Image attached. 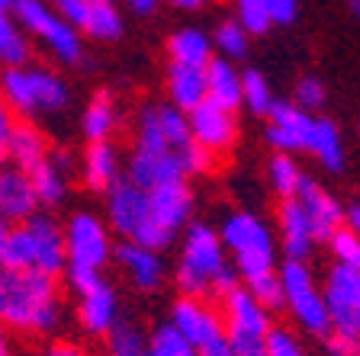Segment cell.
I'll return each mask as SVG.
<instances>
[{
  "instance_id": "6da1fadb",
  "label": "cell",
  "mask_w": 360,
  "mask_h": 356,
  "mask_svg": "<svg viewBox=\"0 0 360 356\" xmlns=\"http://www.w3.org/2000/svg\"><path fill=\"white\" fill-rule=\"evenodd\" d=\"M0 286H4V305L0 321L13 331H36L49 334L61 321L58 289L55 276L39 270H4L0 267Z\"/></svg>"
},
{
  "instance_id": "7a4b0ae2",
  "label": "cell",
  "mask_w": 360,
  "mask_h": 356,
  "mask_svg": "<svg viewBox=\"0 0 360 356\" xmlns=\"http://www.w3.org/2000/svg\"><path fill=\"white\" fill-rule=\"evenodd\" d=\"M177 286L190 298H202L212 289L222 292V296L235 289V267H229L222 237L210 225H193L184 237V251H180L177 263Z\"/></svg>"
},
{
  "instance_id": "3957f363",
  "label": "cell",
  "mask_w": 360,
  "mask_h": 356,
  "mask_svg": "<svg viewBox=\"0 0 360 356\" xmlns=\"http://www.w3.org/2000/svg\"><path fill=\"white\" fill-rule=\"evenodd\" d=\"M106 218H110V228L120 231L132 244L151 247V251H165L174 241L171 231L161 228L151 218L148 193H145L142 186H135L129 177H120L106 190Z\"/></svg>"
},
{
  "instance_id": "277c9868",
  "label": "cell",
  "mask_w": 360,
  "mask_h": 356,
  "mask_svg": "<svg viewBox=\"0 0 360 356\" xmlns=\"http://www.w3.org/2000/svg\"><path fill=\"white\" fill-rule=\"evenodd\" d=\"M0 97L10 103L13 112H61L71 103V90L49 67H4L0 74Z\"/></svg>"
},
{
  "instance_id": "5b68a950",
  "label": "cell",
  "mask_w": 360,
  "mask_h": 356,
  "mask_svg": "<svg viewBox=\"0 0 360 356\" xmlns=\"http://www.w3.org/2000/svg\"><path fill=\"white\" fill-rule=\"evenodd\" d=\"M225 251L235 253V267L238 273L248 279H257L264 273H274V253H277V244H274V235L270 228L251 212H235V216L225 218L222 231Z\"/></svg>"
},
{
  "instance_id": "8992f818",
  "label": "cell",
  "mask_w": 360,
  "mask_h": 356,
  "mask_svg": "<svg viewBox=\"0 0 360 356\" xmlns=\"http://www.w3.org/2000/svg\"><path fill=\"white\" fill-rule=\"evenodd\" d=\"M13 20L20 29L32 32L45 42V48L65 65H81L84 45H81V29L68 26L49 0H16L13 4Z\"/></svg>"
},
{
  "instance_id": "52a82bcc",
  "label": "cell",
  "mask_w": 360,
  "mask_h": 356,
  "mask_svg": "<svg viewBox=\"0 0 360 356\" xmlns=\"http://www.w3.org/2000/svg\"><path fill=\"white\" fill-rule=\"evenodd\" d=\"M280 282H283V296L290 312L296 315L302 327L315 337H328L331 334V318H328V305L325 296L315 289L312 273H309L306 260H286L280 267Z\"/></svg>"
},
{
  "instance_id": "ba28073f",
  "label": "cell",
  "mask_w": 360,
  "mask_h": 356,
  "mask_svg": "<svg viewBox=\"0 0 360 356\" xmlns=\"http://www.w3.org/2000/svg\"><path fill=\"white\" fill-rule=\"evenodd\" d=\"M65 247H68V263L90 270H103L106 260L112 257V241L106 225L90 212H77L71 216L65 228Z\"/></svg>"
},
{
  "instance_id": "9c48e42d",
  "label": "cell",
  "mask_w": 360,
  "mask_h": 356,
  "mask_svg": "<svg viewBox=\"0 0 360 356\" xmlns=\"http://www.w3.org/2000/svg\"><path fill=\"white\" fill-rule=\"evenodd\" d=\"M322 296L328 305L331 331L360 337V270L335 263Z\"/></svg>"
},
{
  "instance_id": "30bf717a",
  "label": "cell",
  "mask_w": 360,
  "mask_h": 356,
  "mask_svg": "<svg viewBox=\"0 0 360 356\" xmlns=\"http://www.w3.org/2000/svg\"><path fill=\"white\" fill-rule=\"evenodd\" d=\"M267 119H270L267 141L280 154L309 151V145H312V128H315V119L309 116V110H302V106H296V103H286V100H274Z\"/></svg>"
},
{
  "instance_id": "8fae6325",
  "label": "cell",
  "mask_w": 360,
  "mask_h": 356,
  "mask_svg": "<svg viewBox=\"0 0 360 356\" xmlns=\"http://www.w3.org/2000/svg\"><path fill=\"white\" fill-rule=\"evenodd\" d=\"M267 308L248 289H238V286L232 292H225V337L229 341H267Z\"/></svg>"
},
{
  "instance_id": "7c38bea8",
  "label": "cell",
  "mask_w": 360,
  "mask_h": 356,
  "mask_svg": "<svg viewBox=\"0 0 360 356\" xmlns=\"http://www.w3.org/2000/svg\"><path fill=\"white\" fill-rule=\"evenodd\" d=\"M26 231L32 237V251H36V270L45 276H58L68 267V247H65V228L55 222L52 216H36L26 218Z\"/></svg>"
},
{
  "instance_id": "4fadbf2b",
  "label": "cell",
  "mask_w": 360,
  "mask_h": 356,
  "mask_svg": "<svg viewBox=\"0 0 360 356\" xmlns=\"http://www.w3.org/2000/svg\"><path fill=\"white\" fill-rule=\"evenodd\" d=\"M187 119H190V138H193L200 148H206L210 154L212 151L232 148L235 132H238L235 112L222 110V106L210 103V100H202L193 112H187Z\"/></svg>"
},
{
  "instance_id": "5bb4252c",
  "label": "cell",
  "mask_w": 360,
  "mask_h": 356,
  "mask_svg": "<svg viewBox=\"0 0 360 356\" xmlns=\"http://www.w3.org/2000/svg\"><path fill=\"white\" fill-rule=\"evenodd\" d=\"M39 212V199L36 190H32L30 171H20V167H0V218L10 225L26 222L30 216Z\"/></svg>"
},
{
  "instance_id": "9a60e30c",
  "label": "cell",
  "mask_w": 360,
  "mask_h": 356,
  "mask_svg": "<svg viewBox=\"0 0 360 356\" xmlns=\"http://www.w3.org/2000/svg\"><path fill=\"white\" fill-rule=\"evenodd\" d=\"M296 199H300V206L306 209L315 241H328V237L335 235L341 225H345V209L338 206L335 196L325 193V190L315 183V180L302 177L300 190H296Z\"/></svg>"
},
{
  "instance_id": "2e32d148",
  "label": "cell",
  "mask_w": 360,
  "mask_h": 356,
  "mask_svg": "<svg viewBox=\"0 0 360 356\" xmlns=\"http://www.w3.org/2000/svg\"><path fill=\"white\" fill-rule=\"evenodd\" d=\"M145 193H148L151 218L171 235H177L184 228V222L190 218V206H193L190 186L184 180H171V183H161L155 190H145Z\"/></svg>"
},
{
  "instance_id": "e0dca14e",
  "label": "cell",
  "mask_w": 360,
  "mask_h": 356,
  "mask_svg": "<svg viewBox=\"0 0 360 356\" xmlns=\"http://www.w3.org/2000/svg\"><path fill=\"white\" fill-rule=\"evenodd\" d=\"M171 324L177 327L180 334L187 337L196 350H200L202 343H210L212 337L225 334L219 315L212 312V308H206L200 298H190V296H184L177 305H174V321Z\"/></svg>"
},
{
  "instance_id": "ac0fdd59",
  "label": "cell",
  "mask_w": 360,
  "mask_h": 356,
  "mask_svg": "<svg viewBox=\"0 0 360 356\" xmlns=\"http://www.w3.org/2000/svg\"><path fill=\"white\" fill-rule=\"evenodd\" d=\"M112 257L122 263V270H126V276L132 279V286H139V289H145V292L158 289V286H161V279H165L161 251H151V247L132 244V241H122V244L112 251Z\"/></svg>"
},
{
  "instance_id": "d6986e66",
  "label": "cell",
  "mask_w": 360,
  "mask_h": 356,
  "mask_svg": "<svg viewBox=\"0 0 360 356\" xmlns=\"http://www.w3.org/2000/svg\"><path fill=\"white\" fill-rule=\"evenodd\" d=\"M116 321H120V298L110 282L100 279L97 286L81 292V324L87 327V334H110Z\"/></svg>"
},
{
  "instance_id": "ffe728a7",
  "label": "cell",
  "mask_w": 360,
  "mask_h": 356,
  "mask_svg": "<svg viewBox=\"0 0 360 356\" xmlns=\"http://www.w3.org/2000/svg\"><path fill=\"white\" fill-rule=\"evenodd\" d=\"M280 237H283L286 260H306L312 253L315 235H312V225H309L306 209L300 206L296 196L283 199V206H280Z\"/></svg>"
},
{
  "instance_id": "44dd1931",
  "label": "cell",
  "mask_w": 360,
  "mask_h": 356,
  "mask_svg": "<svg viewBox=\"0 0 360 356\" xmlns=\"http://www.w3.org/2000/svg\"><path fill=\"white\" fill-rule=\"evenodd\" d=\"M129 180L142 190H155L161 183H171V180H184L180 173V164L174 157V151L167 154H145V151H135L129 157Z\"/></svg>"
},
{
  "instance_id": "7402d4cb",
  "label": "cell",
  "mask_w": 360,
  "mask_h": 356,
  "mask_svg": "<svg viewBox=\"0 0 360 356\" xmlns=\"http://www.w3.org/2000/svg\"><path fill=\"white\" fill-rule=\"evenodd\" d=\"M206 71V100L222 110L235 112L241 106V74L235 71V65L229 58H212Z\"/></svg>"
},
{
  "instance_id": "603a6c76",
  "label": "cell",
  "mask_w": 360,
  "mask_h": 356,
  "mask_svg": "<svg viewBox=\"0 0 360 356\" xmlns=\"http://www.w3.org/2000/svg\"><path fill=\"white\" fill-rule=\"evenodd\" d=\"M167 90H171V103L184 112H193L206 100V71L190 65H171L167 71Z\"/></svg>"
},
{
  "instance_id": "cb8c5ba5",
  "label": "cell",
  "mask_w": 360,
  "mask_h": 356,
  "mask_svg": "<svg viewBox=\"0 0 360 356\" xmlns=\"http://www.w3.org/2000/svg\"><path fill=\"white\" fill-rule=\"evenodd\" d=\"M84 180L97 193H106L120 180V154L110 141H90L87 154H84Z\"/></svg>"
},
{
  "instance_id": "d4e9b609",
  "label": "cell",
  "mask_w": 360,
  "mask_h": 356,
  "mask_svg": "<svg viewBox=\"0 0 360 356\" xmlns=\"http://www.w3.org/2000/svg\"><path fill=\"white\" fill-rule=\"evenodd\" d=\"M68 164V157L61 154H55V157H45L42 164H36L30 171V180H32V190H36V199H39V206H58L61 199H65V193H68V180H65V167Z\"/></svg>"
},
{
  "instance_id": "484cf974",
  "label": "cell",
  "mask_w": 360,
  "mask_h": 356,
  "mask_svg": "<svg viewBox=\"0 0 360 356\" xmlns=\"http://www.w3.org/2000/svg\"><path fill=\"white\" fill-rule=\"evenodd\" d=\"M7 161L13 164V167H20V171H32L36 164L45 161V154H49V148H45V138L39 128L26 126V122H16L13 132H10L7 138Z\"/></svg>"
},
{
  "instance_id": "4316f807",
  "label": "cell",
  "mask_w": 360,
  "mask_h": 356,
  "mask_svg": "<svg viewBox=\"0 0 360 356\" xmlns=\"http://www.w3.org/2000/svg\"><path fill=\"white\" fill-rule=\"evenodd\" d=\"M174 65H190V67H206L212 61V39L200 29H177L167 42Z\"/></svg>"
},
{
  "instance_id": "83f0119b",
  "label": "cell",
  "mask_w": 360,
  "mask_h": 356,
  "mask_svg": "<svg viewBox=\"0 0 360 356\" xmlns=\"http://www.w3.org/2000/svg\"><path fill=\"white\" fill-rule=\"evenodd\" d=\"M309 151H312L328 171L338 173L341 167H345V138H341V128H338L331 119H315Z\"/></svg>"
},
{
  "instance_id": "f1b7e54d",
  "label": "cell",
  "mask_w": 360,
  "mask_h": 356,
  "mask_svg": "<svg viewBox=\"0 0 360 356\" xmlns=\"http://www.w3.org/2000/svg\"><path fill=\"white\" fill-rule=\"evenodd\" d=\"M87 141H110L112 128H116V106H112L110 93H97L90 100V106L84 110V122H81Z\"/></svg>"
},
{
  "instance_id": "f546056e",
  "label": "cell",
  "mask_w": 360,
  "mask_h": 356,
  "mask_svg": "<svg viewBox=\"0 0 360 356\" xmlns=\"http://www.w3.org/2000/svg\"><path fill=\"white\" fill-rule=\"evenodd\" d=\"M30 61V42L13 13H0V67H20Z\"/></svg>"
},
{
  "instance_id": "4dcf8cb0",
  "label": "cell",
  "mask_w": 360,
  "mask_h": 356,
  "mask_svg": "<svg viewBox=\"0 0 360 356\" xmlns=\"http://www.w3.org/2000/svg\"><path fill=\"white\" fill-rule=\"evenodd\" d=\"M84 32H87L90 39H97V42L120 39L122 36V13L116 10V4H112V0H94Z\"/></svg>"
},
{
  "instance_id": "1f68e13d",
  "label": "cell",
  "mask_w": 360,
  "mask_h": 356,
  "mask_svg": "<svg viewBox=\"0 0 360 356\" xmlns=\"http://www.w3.org/2000/svg\"><path fill=\"white\" fill-rule=\"evenodd\" d=\"M0 267L4 270H36V251H32V237L26 231V225H16L10 228L7 247H4V257H0Z\"/></svg>"
},
{
  "instance_id": "d6a6232c",
  "label": "cell",
  "mask_w": 360,
  "mask_h": 356,
  "mask_svg": "<svg viewBox=\"0 0 360 356\" xmlns=\"http://www.w3.org/2000/svg\"><path fill=\"white\" fill-rule=\"evenodd\" d=\"M155 116H158V126H161V132H165L167 145H171V151L180 148V145H187V141H193L190 138V119H187L184 110H177L174 103H167V106H155Z\"/></svg>"
},
{
  "instance_id": "836d02e7",
  "label": "cell",
  "mask_w": 360,
  "mask_h": 356,
  "mask_svg": "<svg viewBox=\"0 0 360 356\" xmlns=\"http://www.w3.org/2000/svg\"><path fill=\"white\" fill-rule=\"evenodd\" d=\"M241 106H248L255 116H267L270 106H274L270 84L264 81L257 71H245V74H241Z\"/></svg>"
},
{
  "instance_id": "e575fe53",
  "label": "cell",
  "mask_w": 360,
  "mask_h": 356,
  "mask_svg": "<svg viewBox=\"0 0 360 356\" xmlns=\"http://www.w3.org/2000/svg\"><path fill=\"white\" fill-rule=\"evenodd\" d=\"M148 350L155 356H200V350L180 334L174 324L158 327L155 334H151V341H148Z\"/></svg>"
},
{
  "instance_id": "d590c367",
  "label": "cell",
  "mask_w": 360,
  "mask_h": 356,
  "mask_svg": "<svg viewBox=\"0 0 360 356\" xmlns=\"http://www.w3.org/2000/svg\"><path fill=\"white\" fill-rule=\"evenodd\" d=\"M300 183H302V171L296 167V161H292L290 154H277L270 161V186H274L283 199H292L296 190H300Z\"/></svg>"
},
{
  "instance_id": "8d00e7d4",
  "label": "cell",
  "mask_w": 360,
  "mask_h": 356,
  "mask_svg": "<svg viewBox=\"0 0 360 356\" xmlns=\"http://www.w3.org/2000/svg\"><path fill=\"white\" fill-rule=\"evenodd\" d=\"M106 350H110V356H142L145 350H148V343H145V337L139 334V327L135 324H112V331L106 334Z\"/></svg>"
},
{
  "instance_id": "74e56055",
  "label": "cell",
  "mask_w": 360,
  "mask_h": 356,
  "mask_svg": "<svg viewBox=\"0 0 360 356\" xmlns=\"http://www.w3.org/2000/svg\"><path fill=\"white\" fill-rule=\"evenodd\" d=\"M235 4V20L245 26L248 36H264L274 26L267 13V0H232Z\"/></svg>"
},
{
  "instance_id": "f35d334b",
  "label": "cell",
  "mask_w": 360,
  "mask_h": 356,
  "mask_svg": "<svg viewBox=\"0 0 360 356\" xmlns=\"http://www.w3.org/2000/svg\"><path fill=\"white\" fill-rule=\"evenodd\" d=\"M212 45H216L225 58H245V55H248V32H245V26H241L238 20L219 22L216 36H212Z\"/></svg>"
},
{
  "instance_id": "ab89813d",
  "label": "cell",
  "mask_w": 360,
  "mask_h": 356,
  "mask_svg": "<svg viewBox=\"0 0 360 356\" xmlns=\"http://www.w3.org/2000/svg\"><path fill=\"white\" fill-rule=\"evenodd\" d=\"M135 151H145V154H167V151H171L165 132L158 126L155 106L142 110V119H139V145H135Z\"/></svg>"
},
{
  "instance_id": "60d3db41",
  "label": "cell",
  "mask_w": 360,
  "mask_h": 356,
  "mask_svg": "<svg viewBox=\"0 0 360 356\" xmlns=\"http://www.w3.org/2000/svg\"><path fill=\"white\" fill-rule=\"evenodd\" d=\"M248 292H251L267 312H280L286 305L280 273H264V276H257V279H248Z\"/></svg>"
},
{
  "instance_id": "b9f144b4",
  "label": "cell",
  "mask_w": 360,
  "mask_h": 356,
  "mask_svg": "<svg viewBox=\"0 0 360 356\" xmlns=\"http://www.w3.org/2000/svg\"><path fill=\"white\" fill-rule=\"evenodd\" d=\"M328 244H331V253H335V263L360 270V235H354L351 228L341 225V228L328 237Z\"/></svg>"
},
{
  "instance_id": "7bdbcfd3",
  "label": "cell",
  "mask_w": 360,
  "mask_h": 356,
  "mask_svg": "<svg viewBox=\"0 0 360 356\" xmlns=\"http://www.w3.org/2000/svg\"><path fill=\"white\" fill-rule=\"evenodd\" d=\"M174 157H177L184 177H193V173H202L206 167H210V151L200 148L196 141H187V145L174 148Z\"/></svg>"
},
{
  "instance_id": "ee69618b",
  "label": "cell",
  "mask_w": 360,
  "mask_h": 356,
  "mask_svg": "<svg viewBox=\"0 0 360 356\" xmlns=\"http://www.w3.org/2000/svg\"><path fill=\"white\" fill-rule=\"evenodd\" d=\"M49 7L68 22V26H75V29L84 32L87 26V16H90V7H94V0H49Z\"/></svg>"
},
{
  "instance_id": "f6af8a7d",
  "label": "cell",
  "mask_w": 360,
  "mask_h": 356,
  "mask_svg": "<svg viewBox=\"0 0 360 356\" xmlns=\"http://www.w3.org/2000/svg\"><path fill=\"white\" fill-rule=\"evenodd\" d=\"M264 343H267V356H302L300 341L290 331H283V327H270V334Z\"/></svg>"
},
{
  "instance_id": "bcb514c9",
  "label": "cell",
  "mask_w": 360,
  "mask_h": 356,
  "mask_svg": "<svg viewBox=\"0 0 360 356\" xmlns=\"http://www.w3.org/2000/svg\"><path fill=\"white\" fill-rule=\"evenodd\" d=\"M325 103V84L319 77H302L296 84V106L302 110H319Z\"/></svg>"
},
{
  "instance_id": "7dc6e473",
  "label": "cell",
  "mask_w": 360,
  "mask_h": 356,
  "mask_svg": "<svg viewBox=\"0 0 360 356\" xmlns=\"http://www.w3.org/2000/svg\"><path fill=\"white\" fill-rule=\"evenodd\" d=\"M267 13L274 26H290L300 13V0H267Z\"/></svg>"
},
{
  "instance_id": "c3c4849f",
  "label": "cell",
  "mask_w": 360,
  "mask_h": 356,
  "mask_svg": "<svg viewBox=\"0 0 360 356\" xmlns=\"http://www.w3.org/2000/svg\"><path fill=\"white\" fill-rule=\"evenodd\" d=\"M65 273H68V282H71V286H75L77 292H87L90 286H97V282H100V270L77 267V263H68Z\"/></svg>"
},
{
  "instance_id": "681fc988",
  "label": "cell",
  "mask_w": 360,
  "mask_h": 356,
  "mask_svg": "<svg viewBox=\"0 0 360 356\" xmlns=\"http://www.w3.org/2000/svg\"><path fill=\"white\" fill-rule=\"evenodd\" d=\"M328 353L331 356H360V337L331 331L328 334Z\"/></svg>"
},
{
  "instance_id": "f907efd6",
  "label": "cell",
  "mask_w": 360,
  "mask_h": 356,
  "mask_svg": "<svg viewBox=\"0 0 360 356\" xmlns=\"http://www.w3.org/2000/svg\"><path fill=\"white\" fill-rule=\"evenodd\" d=\"M13 126H16V119H13V110H10V103L4 97H0V164H4V151H7V138H10V132H13Z\"/></svg>"
},
{
  "instance_id": "816d5d0a",
  "label": "cell",
  "mask_w": 360,
  "mask_h": 356,
  "mask_svg": "<svg viewBox=\"0 0 360 356\" xmlns=\"http://www.w3.org/2000/svg\"><path fill=\"white\" fill-rule=\"evenodd\" d=\"M200 356H235V347L229 343V337L225 334H219V337H212L210 343H202Z\"/></svg>"
},
{
  "instance_id": "f5cc1de1",
  "label": "cell",
  "mask_w": 360,
  "mask_h": 356,
  "mask_svg": "<svg viewBox=\"0 0 360 356\" xmlns=\"http://www.w3.org/2000/svg\"><path fill=\"white\" fill-rule=\"evenodd\" d=\"M158 4H161V0H126V7L139 16H151L158 10Z\"/></svg>"
},
{
  "instance_id": "db71d44e",
  "label": "cell",
  "mask_w": 360,
  "mask_h": 356,
  "mask_svg": "<svg viewBox=\"0 0 360 356\" xmlns=\"http://www.w3.org/2000/svg\"><path fill=\"white\" fill-rule=\"evenodd\" d=\"M45 356H87V353L81 347H75V343H55V347H49Z\"/></svg>"
},
{
  "instance_id": "11a10c76",
  "label": "cell",
  "mask_w": 360,
  "mask_h": 356,
  "mask_svg": "<svg viewBox=\"0 0 360 356\" xmlns=\"http://www.w3.org/2000/svg\"><path fill=\"white\" fill-rule=\"evenodd\" d=\"M345 225L354 231V235H360V202H354V206L345 209Z\"/></svg>"
},
{
  "instance_id": "9f6ffc18",
  "label": "cell",
  "mask_w": 360,
  "mask_h": 356,
  "mask_svg": "<svg viewBox=\"0 0 360 356\" xmlns=\"http://www.w3.org/2000/svg\"><path fill=\"white\" fill-rule=\"evenodd\" d=\"M10 228H13V225H10V222H4V218H0V257H4V247H7Z\"/></svg>"
},
{
  "instance_id": "6f0895ef",
  "label": "cell",
  "mask_w": 360,
  "mask_h": 356,
  "mask_svg": "<svg viewBox=\"0 0 360 356\" xmlns=\"http://www.w3.org/2000/svg\"><path fill=\"white\" fill-rule=\"evenodd\" d=\"M174 7H180V10H196V7H202L206 0H171Z\"/></svg>"
},
{
  "instance_id": "680465c9",
  "label": "cell",
  "mask_w": 360,
  "mask_h": 356,
  "mask_svg": "<svg viewBox=\"0 0 360 356\" xmlns=\"http://www.w3.org/2000/svg\"><path fill=\"white\" fill-rule=\"evenodd\" d=\"M0 356H13V350H10L7 334H4V327H0Z\"/></svg>"
},
{
  "instance_id": "91938a15",
  "label": "cell",
  "mask_w": 360,
  "mask_h": 356,
  "mask_svg": "<svg viewBox=\"0 0 360 356\" xmlns=\"http://www.w3.org/2000/svg\"><path fill=\"white\" fill-rule=\"evenodd\" d=\"M13 4L16 0H0V13H13Z\"/></svg>"
},
{
  "instance_id": "94428289",
  "label": "cell",
  "mask_w": 360,
  "mask_h": 356,
  "mask_svg": "<svg viewBox=\"0 0 360 356\" xmlns=\"http://www.w3.org/2000/svg\"><path fill=\"white\" fill-rule=\"evenodd\" d=\"M347 7H351V13L360 20V0H347Z\"/></svg>"
},
{
  "instance_id": "6125c7cd",
  "label": "cell",
  "mask_w": 360,
  "mask_h": 356,
  "mask_svg": "<svg viewBox=\"0 0 360 356\" xmlns=\"http://www.w3.org/2000/svg\"><path fill=\"white\" fill-rule=\"evenodd\" d=\"M0 305H4V286H0Z\"/></svg>"
},
{
  "instance_id": "be15d7a7",
  "label": "cell",
  "mask_w": 360,
  "mask_h": 356,
  "mask_svg": "<svg viewBox=\"0 0 360 356\" xmlns=\"http://www.w3.org/2000/svg\"><path fill=\"white\" fill-rule=\"evenodd\" d=\"M142 356H155V353H151V350H145V353H142Z\"/></svg>"
}]
</instances>
